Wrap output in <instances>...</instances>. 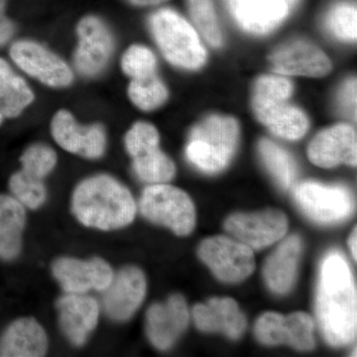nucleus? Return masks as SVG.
I'll use <instances>...</instances> for the list:
<instances>
[{"instance_id": "f257e3e1", "label": "nucleus", "mask_w": 357, "mask_h": 357, "mask_svg": "<svg viewBox=\"0 0 357 357\" xmlns=\"http://www.w3.org/2000/svg\"><path fill=\"white\" fill-rule=\"evenodd\" d=\"M316 312L328 344L342 347L356 338V289L349 264L340 253H331L321 265Z\"/></svg>"}, {"instance_id": "f03ea898", "label": "nucleus", "mask_w": 357, "mask_h": 357, "mask_svg": "<svg viewBox=\"0 0 357 357\" xmlns=\"http://www.w3.org/2000/svg\"><path fill=\"white\" fill-rule=\"evenodd\" d=\"M72 210L89 227L112 230L133 222L136 204L128 188L107 175L83 181L75 190Z\"/></svg>"}, {"instance_id": "7ed1b4c3", "label": "nucleus", "mask_w": 357, "mask_h": 357, "mask_svg": "<svg viewBox=\"0 0 357 357\" xmlns=\"http://www.w3.org/2000/svg\"><path fill=\"white\" fill-rule=\"evenodd\" d=\"M292 84L281 77H262L256 82L252 109L258 121L275 135L297 140L307 133L309 121L302 110L289 105Z\"/></svg>"}, {"instance_id": "20e7f679", "label": "nucleus", "mask_w": 357, "mask_h": 357, "mask_svg": "<svg viewBox=\"0 0 357 357\" xmlns=\"http://www.w3.org/2000/svg\"><path fill=\"white\" fill-rule=\"evenodd\" d=\"M238 137L236 119L211 115L192 129L185 154L199 170L220 172L234 156Z\"/></svg>"}, {"instance_id": "39448f33", "label": "nucleus", "mask_w": 357, "mask_h": 357, "mask_svg": "<svg viewBox=\"0 0 357 357\" xmlns=\"http://www.w3.org/2000/svg\"><path fill=\"white\" fill-rule=\"evenodd\" d=\"M149 24L160 50L171 64L196 70L206 62V50L198 34L180 14L161 9L152 14Z\"/></svg>"}, {"instance_id": "423d86ee", "label": "nucleus", "mask_w": 357, "mask_h": 357, "mask_svg": "<svg viewBox=\"0 0 357 357\" xmlns=\"http://www.w3.org/2000/svg\"><path fill=\"white\" fill-rule=\"evenodd\" d=\"M139 206L145 218L165 225L178 236L191 234L196 225V211L192 199L173 185L154 184L147 187Z\"/></svg>"}, {"instance_id": "0eeeda50", "label": "nucleus", "mask_w": 357, "mask_h": 357, "mask_svg": "<svg viewBox=\"0 0 357 357\" xmlns=\"http://www.w3.org/2000/svg\"><path fill=\"white\" fill-rule=\"evenodd\" d=\"M199 255L220 280L236 283L255 271L252 249L229 237L215 236L201 243Z\"/></svg>"}, {"instance_id": "6e6552de", "label": "nucleus", "mask_w": 357, "mask_h": 357, "mask_svg": "<svg viewBox=\"0 0 357 357\" xmlns=\"http://www.w3.org/2000/svg\"><path fill=\"white\" fill-rule=\"evenodd\" d=\"M77 33L79 45L75 52V67L84 77L98 76L114 53V36L100 18L91 15L79 21Z\"/></svg>"}, {"instance_id": "1a4fd4ad", "label": "nucleus", "mask_w": 357, "mask_h": 357, "mask_svg": "<svg viewBox=\"0 0 357 357\" xmlns=\"http://www.w3.org/2000/svg\"><path fill=\"white\" fill-rule=\"evenodd\" d=\"M255 335L267 345L288 344L299 351H311L314 347V321L306 312H293L288 317L265 312L256 321Z\"/></svg>"}, {"instance_id": "9d476101", "label": "nucleus", "mask_w": 357, "mask_h": 357, "mask_svg": "<svg viewBox=\"0 0 357 357\" xmlns=\"http://www.w3.org/2000/svg\"><path fill=\"white\" fill-rule=\"evenodd\" d=\"M10 57L23 72L42 84L53 88H65L73 82L69 66L36 42L21 40L11 46Z\"/></svg>"}, {"instance_id": "9b49d317", "label": "nucleus", "mask_w": 357, "mask_h": 357, "mask_svg": "<svg viewBox=\"0 0 357 357\" xmlns=\"http://www.w3.org/2000/svg\"><path fill=\"white\" fill-rule=\"evenodd\" d=\"M298 204L307 217L321 223L340 222L352 211L351 194L344 188L303 183L295 191Z\"/></svg>"}, {"instance_id": "f8f14e48", "label": "nucleus", "mask_w": 357, "mask_h": 357, "mask_svg": "<svg viewBox=\"0 0 357 357\" xmlns=\"http://www.w3.org/2000/svg\"><path fill=\"white\" fill-rule=\"evenodd\" d=\"M225 229L251 249H261L280 241L288 230V220L281 211L236 213L225 222Z\"/></svg>"}, {"instance_id": "ddd939ff", "label": "nucleus", "mask_w": 357, "mask_h": 357, "mask_svg": "<svg viewBox=\"0 0 357 357\" xmlns=\"http://www.w3.org/2000/svg\"><path fill=\"white\" fill-rule=\"evenodd\" d=\"M54 139L66 151L84 158H100L105 153L107 135L100 124L82 126L68 110H59L51 122Z\"/></svg>"}, {"instance_id": "4468645a", "label": "nucleus", "mask_w": 357, "mask_h": 357, "mask_svg": "<svg viewBox=\"0 0 357 357\" xmlns=\"http://www.w3.org/2000/svg\"><path fill=\"white\" fill-rule=\"evenodd\" d=\"M54 276L66 292L84 294L91 290L105 291L114 279V271L100 258L82 261L63 257L52 266Z\"/></svg>"}, {"instance_id": "2eb2a0df", "label": "nucleus", "mask_w": 357, "mask_h": 357, "mask_svg": "<svg viewBox=\"0 0 357 357\" xmlns=\"http://www.w3.org/2000/svg\"><path fill=\"white\" fill-rule=\"evenodd\" d=\"M230 13L245 31L267 34L283 22L300 0H225Z\"/></svg>"}, {"instance_id": "dca6fc26", "label": "nucleus", "mask_w": 357, "mask_h": 357, "mask_svg": "<svg viewBox=\"0 0 357 357\" xmlns=\"http://www.w3.org/2000/svg\"><path fill=\"white\" fill-rule=\"evenodd\" d=\"M146 295V279L138 268L128 266L119 272L103 294V309L115 321L133 316Z\"/></svg>"}, {"instance_id": "f3484780", "label": "nucleus", "mask_w": 357, "mask_h": 357, "mask_svg": "<svg viewBox=\"0 0 357 357\" xmlns=\"http://www.w3.org/2000/svg\"><path fill=\"white\" fill-rule=\"evenodd\" d=\"M189 319V310L183 296L173 295L165 303L152 305L146 316L150 342L157 349L165 351L185 332Z\"/></svg>"}, {"instance_id": "a211bd4d", "label": "nucleus", "mask_w": 357, "mask_h": 357, "mask_svg": "<svg viewBox=\"0 0 357 357\" xmlns=\"http://www.w3.org/2000/svg\"><path fill=\"white\" fill-rule=\"evenodd\" d=\"M312 164L321 168H333L340 164L356 166V131L347 124H338L319 132L307 150Z\"/></svg>"}, {"instance_id": "6ab92c4d", "label": "nucleus", "mask_w": 357, "mask_h": 357, "mask_svg": "<svg viewBox=\"0 0 357 357\" xmlns=\"http://www.w3.org/2000/svg\"><path fill=\"white\" fill-rule=\"evenodd\" d=\"M275 72L312 77H325L332 63L321 49L304 41L284 45L269 57Z\"/></svg>"}, {"instance_id": "aec40b11", "label": "nucleus", "mask_w": 357, "mask_h": 357, "mask_svg": "<svg viewBox=\"0 0 357 357\" xmlns=\"http://www.w3.org/2000/svg\"><path fill=\"white\" fill-rule=\"evenodd\" d=\"M59 321L73 344L83 345L98 325L100 306L96 299L83 294L68 293L57 302Z\"/></svg>"}, {"instance_id": "412c9836", "label": "nucleus", "mask_w": 357, "mask_h": 357, "mask_svg": "<svg viewBox=\"0 0 357 357\" xmlns=\"http://www.w3.org/2000/svg\"><path fill=\"white\" fill-rule=\"evenodd\" d=\"M199 330L220 332L230 338H239L246 328V318L231 298H213L206 304H198L192 310Z\"/></svg>"}, {"instance_id": "4be33fe9", "label": "nucleus", "mask_w": 357, "mask_h": 357, "mask_svg": "<svg viewBox=\"0 0 357 357\" xmlns=\"http://www.w3.org/2000/svg\"><path fill=\"white\" fill-rule=\"evenodd\" d=\"M47 347L43 328L34 319H20L9 326L0 340V356H43Z\"/></svg>"}, {"instance_id": "5701e85b", "label": "nucleus", "mask_w": 357, "mask_h": 357, "mask_svg": "<svg viewBox=\"0 0 357 357\" xmlns=\"http://www.w3.org/2000/svg\"><path fill=\"white\" fill-rule=\"evenodd\" d=\"M302 241L292 236L278 246L268 258L264 267V277L268 286L275 293H287L295 282L299 263Z\"/></svg>"}, {"instance_id": "b1692460", "label": "nucleus", "mask_w": 357, "mask_h": 357, "mask_svg": "<svg viewBox=\"0 0 357 357\" xmlns=\"http://www.w3.org/2000/svg\"><path fill=\"white\" fill-rule=\"evenodd\" d=\"M26 213L17 199L0 195V257L13 259L20 255Z\"/></svg>"}, {"instance_id": "393cba45", "label": "nucleus", "mask_w": 357, "mask_h": 357, "mask_svg": "<svg viewBox=\"0 0 357 357\" xmlns=\"http://www.w3.org/2000/svg\"><path fill=\"white\" fill-rule=\"evenodd\" d=\"M34 100L31 89L0 58V124L21 114Z\"/></svg>"}, {"instance_id": "a878e982", "label": "nucleus", "mask_w": 357, "mask_h": 357, "mask_svg": "<svg viewBox=\"0 0 357 357\" xmlns=\"http://www.w3.org/2000/svg\"><path fill=\"white\" fill-rule=\"evenodd\" d=\"M258 148L263 163L277 184L283 189H290L297 177V167L292 156L276 143L268 139L260 141Z\"/></svg>"}, {"instance_id": "bb28decb", "label": "nucleus", "mask_w": 357, "mask_h": 357, "mask_svg": "<svg viewBox=\"0 0 357 357\" xmlns=\"http://www.w3.org/2000/svg\"><path fill=\"white\" fill-rule=\"evenodd\" d=\"M133 169L141 180L151 184H164L176 173L175 164L159 148L133 158Z\"/></svg>"}, {"instance_id": "cd10ccee", "label": "nucleus", "mask_w": 357, "mask_h": 357, "mask_svg": "<svg viewBox=\"0 0 357 357\" xmlns=\"http://www.w3.org/2000/svg\"><path fill=\"white\" fill-rule=\"evenodd\" d=\"M128 96L138 109L150 112L161 107L168 98V89L161 79L154 76L132 79L128 86Z\"/></svg>"}, {"instance_id": "c85d7f7f", "label": "nucleus", "mask_w": 357, "mask_h": 357, "mask_svg": "<svg viewBox=\"0 0 357 357\" xmlns=\"http://www.w3.org/2000/svg\"><path fill=\"white\" fill-rule=\"evenodd\" d=\"M188 6L192 20L204 39L211 46H222V32L211 0H188Z\"/></svg>"}, {"instance_id": "c756f323", "label": "nucleus", "mask_w": 357, "mask_h": 357, "mask_svg": "<svg viewBox=\"0 0 357 357\" xmlns=\"http://www.w3.org/2000/svg\"><path fill=\"white\" fill-rule=\"evenodd\" d=\"M121 69L132 79H142L156 75L157 59L147 47L133 45L121 59Z\"/></svg>"}, {"instance_id": "7c9ffc66", "label": "nucleus", "mask_w": 357, "mask_h": 357, "mask_svg": "<svg viewBox=\"0 0 357 357\" xmlns=\"http://www.w3.org/2000/svg\"><path fill=\"white\" fill-rule=\"evenodd\" d=\"M9 187L16 199L28 208H39L46 201L47 191L42 178L33 177L24 171L14 174Z\"/></svg>"}, {"instance_id": "2f4dec72", "label": "nucleus", "mask_w": 357, "mask_h": 357, "mask_svg": "<svg viewBox=\"0 0 357 357\" xmlns=\"http://www.w3.org/2000/svg\"><path fill=\"white\" fill-rule=\"evenodd\" d=\"M326 25L337 38L356 41L357 36V10L351 3L337 4L328 13Z\"/></svg>"}, {"instance_id": "473e14b6", "label": "nucleus", "mask_w": 357, "mask_h": 357, "mask_svg": "<svg viewBox=\"0 0 357 357\" xmlns=\"http://www.w3.org/2000/svg\"><path fill=\"white\" fill-rule=\"evenodd\" d=\"M22 171L33 177H46L57 163V155L51 147L44 144H35L26 149L20 158Z\"/></svg>"}, {"instance_id": "72a5a7b5", "label": "nucleus", "mask_w": 357, "mask_h": 357, "mask_svg": "<svg viewBox=\"0 0 357 357\" xmlns=\"http://www.w3.org/2000/svg\"><path fill=\"white\" fill-rule=\"evenodd\" d=\"M159 133L152 124L136 122L126 136V147L132 158L159 148Z\"/></svg>"}, {"instance_id": "f704fd0d", "label": "nucleus", "mask_w": 357, "mask_h": 357, "mask_svg": "<svg viewBox=\"0 0 357 357\" xmlns=\"http://www.w3.org/2000/svg\"><path fill=\"white\" fill-rule=\"evenodd\" d=\"M340 105L351 119H356V79H351L344 84L340 93Z\"/></svg>"}, {"instance_id": "c9c22d12", "label": "nucleus", "mask_w": 357, "mask_h": 357, "mask_svg": "<svg viewBox=\"0 0 357 357\" xmlns=\"http://www.w3.org/2000/svg\"><path fill=\"white\" fill-rule=\"evenodd\" d=\"M6 0H0V46L6 44L14 34L13 21L6 14Z\"/></svg>"}, {"instance_id": "e433bc0d", "label": "nucleus", "mask_w": 357, "mask_h": 357, "mask_svg": "<svg viewBox=\"0 0 357 357\" xmlns=\"http://www.w3.org/2000/svg\"><path fill=\"white\" fill-rule=\"evenodd\" d=\"M128 1L136 6H151L163 3V2L168 1V0H128Z\"/></svg>"}, {"instance_id": "4c0bfd02", "label": "nucleus", "mask_w": 357, "mask_h": 357, "mask_svg": "<svg viewBox=\"0 0 357 357\" xmlns=\"http://www.w3.org/2000/svg\"><path fill=\"white\" fill-rule=\"evenodd\" d=\"M356 229H354V232L351 236V238H349V248H351V250L352 252V255H354V259L356 260L357 251H356Z\"/></svg>"}]
</instances>
